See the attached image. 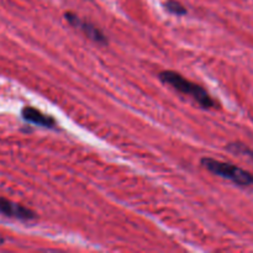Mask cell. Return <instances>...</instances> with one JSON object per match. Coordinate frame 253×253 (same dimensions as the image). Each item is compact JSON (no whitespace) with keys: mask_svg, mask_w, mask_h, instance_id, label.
<instances>
[{"mask_svg":"<svg viewBox=\"0 0 253 253\" xmlns=\"http://www.w3.org/2000/svg\"><path fill=\"white\" fill-rule=\"evenodd\" d=\"M0 214L17 220H32L36 217V214L32 210L1 197H0Z\"/></svg>","mask_w":253,"mask_h":253,"instance_id":"cell-4","label":"cell"},{"mask_svg":"<svg viewBox=\"0 0 253 253\" xmlns=\"http://www.w3.org/2000/svg\"><path fill=\"white\" fill-rule=\"evenodd\" d=\"M227 150L231 151V152L234 153H237V155L249 156V157L253 161V150L246 147V146L242 145V143H231V145L227 147Z\"/></svg>","mask_w":253,"mask_h":253,"instance_id":"cell-7","label":"cell"},{"mask_svg":"<svg viewBox=\"0 0 253 253\" xmlns=\"http://www.w3.org/2000/svg\"><path fill=\"white\" fill-rule=\"evenodd\" d=\"M21 115L24 120H26L27 123L35 124V125L43 126V127H54L56 125V120L53 118L46 115L32 106H25L21 111Z\"/></svg>","mask_w":253,"mask_h":253,"instance_id":"cell-5","label":"cell"},{"mask_svg":"<svg viewBox=\"0 0 253 253\" xmlns=\"http://www.w3.org/2000/svg\"><path fill=\"white\" fill-rule=\"evenodd\" d=\"M2 242H4V239H2V237H0V245H1Z\"/></svg>","mask_w":253,"mask_h":253,"instance_id":"cell-8","label":"cell"},{"mask_svg":"<svg viewBox=\"0 0 253 253\" xmlns=\"http://www.w3.org/2000/svg\"><path fill=\"white\" fill-rule=\"evenodd\" d=\"M160 79L165 84H169L172 88L178 90L179 93L187 94L190 98L194 99L202 108L212 109L215 108V101L209 95L207 90L203 86L198 85L197 83L188 81L183 76H180L178 72L174 71H163L160 73Z\"/></svg>","mask_w":253,"mask_h":253,"instance_id":"cell-1","label":"cell"},{"mask_svg":"<svg viewBox=\"0 0 253 253\" xmlns=\"http://www.w3.org/2000/svg\"><path fill=\"white\" fill-rule=\"evenodd\" d=\"M165 7L170 12V14H174V15L187 14V9H185L179 1H177V0H167L165 4Z\"/></svg>","mask_w":253,"mask_h":253,"instance_id":"cell-6","label":"cell"},{"mask_svg":"<svg viewBox=\"0 0 253 253\" xmlns=\"http://www.w3.org/2000/svg\"><path fill=\"white\" fill-rule=\"evenodd\" d=\"M202 165L209 172L225 178V179L231 180L240 187H250L253 184L252 173L244 168L231 165V163L221 162V161L214 160V158H203Z\"/></svg>","mask_w":253,"mask_h":253,"instance_id":"cell-2","label":"cell"},{"mask_svg":"<svg viewBox=\"0 0 253 253\" xmlns=\"http://www.w3.org/2000/svg\"><path fill=\"white\" fill-rule=\"evenodd\" d=\"M64 17H66L67 21L72 25L76 29H79L84 35H85L88 39L93 40L94 42H98V43H108V39H106L105 35L103 34L101 30H99L98 27L94 26L90 22L85 21V20L81 19L78 15L73 14V12H66L64 14Z\"/></svg>","mask_w":253,"mask_h":253,"instance_id":"cell-3","label":"cell"}]
</instances>
